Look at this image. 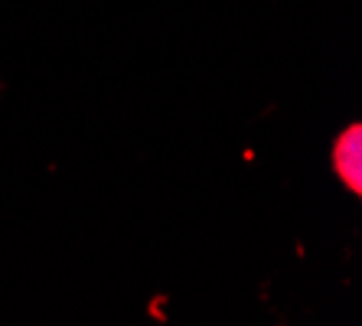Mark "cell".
<instances>
[{"mask_svg": "<svg viewBox=\"0 0 362 326\" xmlns=\"http://www.w3.org/2000/svg\"><path fill=\"white\" fill-rule=\"evenodd\" d=\"M333 170L353 192L362 190V127L353 124L339 134L333 147Z\"/></svg>", "mask_w": 362, "mask_h": 326, "instance_id": "cell-1", "label": "cell"}]
</instances>
